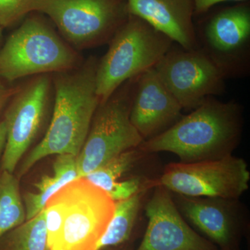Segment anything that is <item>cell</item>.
I'll return each instance as SVG.
<instances>
[{"mask_svg":"<svg viewBox=\"0 0 250 250\" xmlns=\"http://www.w3.org/2000/svg\"><path fill=\"white\" fill-rule=\"evenodd\" d=\"M197 49L223 75L244 78L250 73V6L248 1L229 6L195 27Z\"/></svg>","mask_w":250,"mask_h":250,"instance_id":"cell-8","label":"cell"},{"mask_svg":"<svg viewBox=\"0 0 250 250\" xmlns=\"http://www.w3.org/2000/svg\"><path fill=\"white\" fill-rule=\"evenodd\" d=\"M246 161L233 155L216 160L172 163L154 185L174 195L238 200L249 189Z\"/></svg>","mask_w":250,"mask_h":250,"instance_id":"cell-9","label":"cell"},{"mask_svg":"<svg viewBox=\"0 0 250 250\" xmlns=\"http://www.w3.org/2000/svg\"><path fill=\"white\" fill-rule=\"evenodd\" d=\"M32 12L47 16L77 51L108 43L129 15L126 0H36Z\"/></svg>","mask_w":250,"mask_h":250,"instance_id":"cell-5","label":"cell"},{"mask_svg":"<svg viewBox=\"0 0 250 250\" xmlns=\"http://www.w3.org/2000/svg\"><path fill=\"white\" fill-rule=\"evenodd\" d=\"M146 191L140 192L127 200L115 202L111 221L94 250H104L129 241L139 217Z\"/></svg>","mask_w":250,"mask_h":250,"instance_id":"cell-17","label":"cell"},{"mask_svg":"<svg viewBox=\"0 0 250 250\" xmlns=\"http://www.w3.org/2000/svg\"><path fill=\"white\" fill-rule=\"evenodd\" d=\"M44 210L47 230V250H51L58 241L65 218V205L59 190L49 199Z\"/></svg>","mask_w":250,"mask_h":250,"instance_id":"cell-21","label":"cell"},{"mask_svg":"<svg viewBox=\"0 0 250 250\" xmlns=\"http://www.w3.org/2000/svg\"><path fill=\"white\" fill-rule=\"evenodd\" d=\"M26 221V212L14 173L0 171V238Z\"/></svg>","mask_w":250,"mask_h":250,"instance_id":"cell-18","label":"cell"},{"mask_svg":"<svg viewBox=\"0 0 250 250\" xmlns=\"http://www.w3.org/2000/svg\"><path fill=\"white\" fill-rule=\"evenodd\" d=\"M83 62L48 18L32 12L0 48V79L11 83L23 77L52 75L76 68Z\"/></svg>","mask_w":250,"mask_h":250,"instance_id":"cell-3","label":"cell"},{"mask_svg":"<svg viewBox=\"0 0 250 250\" xmlns=\"http://www.w3.org/2000/svg\"><path fill=\"white\" fill-rule=\"evenodd\" d=\"M151 187H154V182H148L141 177H131L117 182L108 195L113 202L122 201Z\"/></svg>","mask_w":250,"mask_h":250,"instance_id":"cell-23","label":"cell"},{"mask_svg":"<svg viewBox=\"0 0 250 250\" xmlns=\"http://www.w3.org/2000/svg\"><path fill=\"white\" fill-rule=\"evenodd\" d=\"M248 0H192L194 4L195 16H201L207 14L213 6L225 1H236V2H246Z\"/></svg>","mask_w":250,"mask_h":250,"instance_id":"cell-24","label":"cell"},{"mask_svg":"<svg viewBox=\"0 0 250 250\" xmlns=\"http://www.w3.org/2000/svg\"><path fill=\"white\" fill-rule=\"evenodd\" d=\"M36 0H0V27L9 29L32 13Z\"/></svg>","mask_w":250,"mask_h":250,"instance_id":"cell-22","label":"cell"},{"mask_svg":"<svg viewBox=\"0 0 250 250\" xmlns=\"http://www.w3.org/2000/svg\"><path fill=\"white\" fill-rule=\"evenodd\" d=\"M59 191L65 218L58 241L51 250H94L111 221L115 202L83 178L72 181Z\"/></svg>","mask_w":250,"mask_h":250,"instance_id":"cell-10","label":"cell"},{"mask_svg":"<svg viewBox=\"0 0 250 250\" xmlns=\"http://www.w3.org/2000/svg\"><path fill=\"white\" fill-rule=\"evenodd\" d=\"M137 16L184 48H197L192 0H126Z\"/></svg>","mask_w":250,"mask_h":250,"instance_id":"cell-15","label":"cell"},{"mask_svg":"<svg viewBox=\"0 0 250 250\" xmlns=\"http://www.w3.org/2000/svg\"><path fill=\"white\" fill-rule=\"evenodd\" d=\"M172 196L185 220L219 250H239L244 233L245 219L238 200Z\"/></svg>","mask_w":250,"mask_h":250,"instance_id":"cell-13","label":"cell"},{"mask_svg":"<svg viewBox=\"0 0 250 250\" xmlns=\"http://www.w3.org/2000/svg\"><path fill=\"white\" fill-rule=\"evenodd\" d=\"M0 250H47L45 210L3 235Z\"/></svg>","mask_w":250,"mask_h":250,"instance_id":"cell-19","label":"cell"},{"mask_svg":"<svg viewBox=\"0 0 250 250\" xmlns=\"http://www.w3.org/2000/svg\"><path fill=\"white\" fill-rule=\"evenodd\" d=\"M146 207L147 226L136 250H219L182 216L169 190L156 185Z\"/></svg>","mask_w":250,"mask_h":250,"instance_id":"cell-12","label":"cell"},{"mask_svg":"<svg viewBox=\"0 0 250 250\" xmlns=\"http://www.w3.org/2000/svg\"><path fill=\"white\" fill-rule=\"evenodd\" d=\"M18 85H9L7 82L0 79V115L4 111L13 95L16 93Z\"/></svg>","mask_w":250,"mask_h":250,"instance_id":"cell-25","label":"cell"},{"mask_svg":"<svg viewBox=\"0 0 250 250\" xmlns=\"http://www.w3.org/2000/svg\"><path fill=\"white\" fill-rule=\"evenodd\" d=\"M79 178L77 156L71 154L57 155L52 166V174H45L34 184L35 192H27L23 195L26 220H30L42 211L49 199L64 186Z\"/></svg>","mask_w":250,"mask_h":250,"instance_id":"cell-16","label":"cell"},{"mask_svg":"<svg viewBox=\"0 0 250 250\" xmlns=\"http://www.w3.org/2000/svg\"><path fill=\"white\" fill-rule=\"evenodd\" d=\"M173 43L141 18L129 14L98 61L95 84L100 104L125 82L155 66Z\"/></svg>","mask_w":250,"mask_h":250,"instance_id":"cell-4","label":"cell"},{"mask_svg":"<svg viewBox=\"0 0 250 250\" xmlns=\"http://www.w3.org/2000/svg\"><path fill=\"white\" fill-rule=\"evenodd\" d=\"M137 77L125 82L106 102L99 104L77 156L80 178L121 153L139 147L144 141L130 120Z\"/></svg>","mask_w":250,"mask_h":250,"instance_id":"cell-6","label":"cell"},{"mask_svg":"<svg viewBox=\"0 0 250 250\" xmlns=\"http://www.w3.org/2000/svg\"><path fill=\"white\" fill-rule=\"evenodd\" d=\"M182 106L154 67L137 77L130 120L144 141L162 134L183 116Z\"/></svg>","mask_w":250,"mask_h":250,"instance_id":"cell-14","label":"cell"},{"mask_svg":"<svg viewBox=\"0 0 250 250\" xmlns=\"http://www.w3.org/2000/svg\"><path fill=\"white\" fill-rule=\"evenodd\" d=\"M98 61L90 57L76 68L52 74L54 98L48 127L23 159L18 179L47 156L79 155L100 104L95 84Z\"/></svg>","mask_w":250,"mask_h":250,"instance_id":"cell-1","label":"cell"},{"mask_svg":"<svg viewBox=\"0 0 250 250\" xmlns=\"http://www.w3.org/2000/svg\"><path fill=\"white\" fill-rule=\"evenodd\" d=\"M3 31H4V29L0 27V48H1V45H2L3 42H4V41Z\"/></svg>","mask_w":250,"mask_h":250,"instance_id":"cell-27","label":"cell"},{"mask_svg":"<svg viewBox=\"0 0 250 250\" xmlns=\"http://www.w3.org/2000/svg\"><path fill=\"white\" fill-rule=\"evenodd\" d=\"M143 155L146 154L138 148L130 149L115 156L82 178L86 179L108 194L113 186L119 182L118 179L131 170L136 161L141 159Z\"/></svg>","mask_w":250,"mask_h":250,"instance_id":"cell-20","label":"cell"},{"mask_svg":"<svg viewBox=\"0 0 250 250\" xmlns=\"http://www.w3.org/2000/svg\"></svg>","mask_w":250,"mask_h":250,"instance_id":"cell-28","label":"cell"},{"mask_svg":"<svg viewBox=\"0 0 250 250\" xmlns=\"http://www.w3.org/2000/svg\"><path fill=\"white\" fill-rule=\"evenodd\" d=\"M154 68L183 110L192 111L207 99L226 92L225 78L197 48L187 49L174 42Z\"/></svg>","mask_w":250,"mask_h":250,"instance_id":"cell-11","label":"cell"},{"mask_svg":"<svg viewBox=\"0 0 250 250\" xmlns=\"http://www.w3.org/2000/svg\"><path fill=\"white\" fill-rule=\"evenodd\" d=\"M243 128L242 105L213 97L162 134L143 141L138 149L145 154L172 153L182 163L216 160L232 155Z\"/></svg>","mask_w":250,"mask_h":250,"instance_id":"cell-2","label":"cell"},{"mask_svg":"<svg viewBox=\"0 0 250 250\" xmlns=\"http://www.w3.org/2000/svg\"><path fill=\"white\" fill-rule=\"evenodd\" d=\"M6 141V125L3 120L0 121V159L4 151L5 144Z\"/></svg>","mask_w":250,"mask_h":250,"instance_id":"cell-26","label":"cell"},{"mask_svg":"<svg viewBox=\"0 0 250 250\" xmlns=\"http://www.w3.org/2000/svg\"><path fill=\"white\" fill-rule=\"evenodd\" d=\"M54 91L52 75L31 77L18 85L3 114L6 141L0 171L14 173L18 164L52 116Z\"/></svg>","mask_w":250,"mask_h":250,"instance_id":"cell-7","label":"cell"}]
</instances>
